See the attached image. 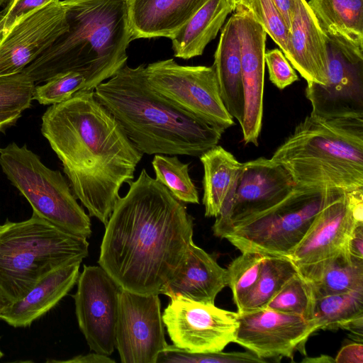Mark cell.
I'll list each match as a JSON object with an SVG mask.
<instances>
[{"label": "cell", "mask_w": 363, "mask_h": 363, "mask_svg": "<svg viewBox=\"0 0 363 363\" xmlns=\"http://www.w3.org/2000/svg\"><path fill=\"white\" fill-rule=\"evenodd\" d=\"M245 7L285 55L289 29L273 1L247 0Z\"/></svg>", "instance_id": "obj_36"}, {"label": "cell", "mask_w": 363, "mask_h": 363, "mask_svg": "<svg viewBox=\"0 0 363 363\" xmlns=\"http://www.w3.org/2000/svg\"><path fill=\"white\" fill-rule=\"evenodd\" d=\"M68 30L62 1L19 16L0 35V77L21 72Z\"/></svg>", "instance_id": "obj_15"}, {"label": "cell", "mask_w": 363, "mask_h": 363, "mask_svg": "<svg viewBox=\"0 0 363 363\" xmlns=\"http://www.w3.org/2000/svg\"><path fill=\"white\" fill-rule=\"evenodd\" d=\"M264 257V255L259 253L244 252L226 269L228 286L238 310L256 284Z\"/></svg>", "instance_id": "obj_32"}, {"label": "cell", "mask_w": 363, "mask_h": 363, "mask_svg": "<svg viewBox=\"0 0 363 363\" xmlns=\"http://www.w3.org/2000/svg\"><path fill=\"white\" fill-rule=\"evenodd\" d=\"M152 165L155 179L179 201L199 203L197 189L190 177L189 163L182 162L177 155H155Z\"/></svg>", "instance_id": "obj_30"}, {"label": "cell", "mask_w": 363, "mask_h": 363, "mask_svg": "<svg viewBox=\"0 0 363 363\" xmlns=\"http://www.w3.org/2000/svg\"><path fill=\"white\" fill-rule=\"evenodd\" d=\"M229 1L230 2L235 11L238 7L240 6H245L247 0H229Z\"/></svg>", "instance_id": "obj_46"}, {"label": "cell", "mask_w": 363, "mask_h": 363, "mask_svg": "<svg viewBox=\"0 0 363 363\" xmlns=\"http://www.w3.org/2000/svg\"><path fill=\"white\" fill-rule=\"evenodd\" d=\"M318 330L363 327V289L315 298L313 318Z\"/></svg>", "instance_id": "obj_28"}, {"label": "cell", "mask_w": 363, "mask_h": 363, "mask_svg": "<svg viewBox=\"0 0 363 363\" xmlns=\"http://www.w3.org/2000/svg\"><path fill=\"white\" fill-rule=\"evenodd\" d=\"M18 1L19 0H10V1L7 4V6L2 11L4 15L9 12L14 7V6Z\"/></svg>", "instance_id": "obj_47"}, {"label": "cell", "mask_w": 363, "mask_h": 363, "mask_svg": "<svg viewBox=\"0 0 363 363\" xmlns=\"http://www.w3.org/2000/svg\"><path fill=\"white\" fill-rule=\"evenodd\" d=\"M284 55L307 83L327 84V36L306 0H296Z\"/></svg>", "instance_id": "obj_19"}, {"label": "cell", "mask_w": 363, "mask_h": 363, "mask_svg": "<svg viewBox=\"0 0 363 363\" xmlns=\"http://www.w3.org/2000/svg\"><path fill=\"white\" fill-rule=\"evenodd\" d=\"M4 19V13L2 11H0V26H1V23Z\"/></svg>", "instance_id": "obj_49"}, {"label": "cell", "mask_w": 363, "mask_h": 363, "mask_svg": "<svg viewBox=\"0 0 363 363\" xmlns=\"http://www.w3.org/2000/svg\"><path fill=\"white\" fill-rule=\"evenodd\" d=\"M315 296L310 283L298 272L265 307L313 320Z\"/></svg>", "instance_id": "obj_31"}, {"label": "cell", "mask_w": 363, "mask_h": 363, "mask_svg": "<svg viewBox=\"0 0 363 363\" xmlns=\"http://www.w3.org/2000/svg\"><path fill=\"white\" fill-rule=\"evenodd\" d=\"M1 129H2V128H0V131H1Z\"/></svg>", "instance_id": "obj_52"}, {"label": "cell", "mask_w": 363, "mask_h": 363, "mask_svg": "<svg viewBox=\"0 0 363 363\" xmlns=\"http://www.w3.org/2000/svg\"><path fill=\"white\" fill-rule=\"evenodd\" d=\"M212 66L215 69L223 102L230 115L241 124L245 100L240 45L234 13L222 28Z\"/></svg>", "instance_id": "obj_23"}, {"label": "cell", "mask_w": 363, "mask_h": 363, "mask_svg": "<svg viewBox=\"0 0 363 363\" xmlns=\"http://www.w3.org/2000/svg\"><path fill=\"white\" fill-rule=\"evenodd\" d=\"M359 224H363V188L335 190L289 258L297 269L330 258L347 249Z\"/></svg>", "instance_id": "obj_12"}, {"label": "cell", "mask_w": 363, "mask_h": 363, "mask_svg": "<svg viewBox=\"0 0 363 363\" xmlns=\"http://www.w3.org/2000/svg\"><path fill=\"white\" fill-rule=\"evenodd\" d=\"M145 72L153 89L178 107L223 130L235 124L213 66L181 65L167 59L148 64Z\"/></svg>", "instance_id": "obj_9"}, {"label": "cell", "mask_w": 363, "mask_h": 363, "mask_svg": "<svg viewBox=\"0 0 363 363\" xmlns=\"http://www.w3.org/2000/svg\"><path fill=\"white\" fill-rule=\"evenodd\" d=\"M303 362L314 363H330L335 362V359L328 355H320L317 357H306L302 360Z\"/></svg>", "instance_id": "obj_44"}, {"label": "cell", "mask_w": 363, "mask_h": 363, "mask_svg": "<svg viewBox=\"0 0 363 363\" xmlns=\"http://www.w3.org/2000/svg\"><path fill=\"white\" fill-rule=\"evenodd\" d=\"M335 190L295 185L280 202L244 220L223 238L241 252L289 257Z\"/></svg>", "instance_id": "obj_8"}, {"label": "cell", "mask_w": 363, "mask_h": 363, "mask_svg": "<svg viewBox=\"0 0 363 363\" xmlns=\"http://www.w3.org/2000/svg\"><path fill=\"white\" fill-rule=\"evenodd\" d=\"M335 362L363 363L362 342H352L343 346L337 353Z\"/></svg>", "instance_id": "obj_39"}, {"label": "cell", "mask_w": 363, "mask_h": 363, "mask_svg": "<svg viewBox=\"0 0 363 363\" xmlns=\"http://www.w3.org/2000/svg\"><path fill=\"white\" fill-rule=\"evenodd\" d=\"M35 84L24 72L0 77V113L28 108L33 99Z\"/></svg>", "instance_id": "obj_34"}, {"label": "cell", "mask_w": 363, "mask_h": 363, "mask_svg": "<svg viewBox=\"0 0 363 363\" xmlns=\"http://www.w3.org/2000/svg\"><path fill=\"white\" fill-rule=\"evenodd\" d=\"M264 62L268 68L269 80L278 89H284L298 79L295 70L279 49L265 52Z\"/></svg>", "instance_id": "obj_37"}, {"label": "cell", "mask_w": 363, "mask_h": 363, "mask_svg": "<svg viewBox=\"0 0 363 363\" xmlns=\"http://www.w3.org/2000/svg\"><path fill=\"white\" fill-rule=\"evenodd\" d=\"M295 185L289 172L271 158L242 163L230 204L212 226L214 235L223 238L244 220L280 202Z\"/></svg>", "instance_id": "obj_13"}, {"label": "cell", "mask_w": 363, "mask_h": 363, "mask_svg": "<svg viewBox=\"0 0 363 363\" xmlns=\"http://www.w3.org/2000/svg\"><path fill=\"white\" fill-rule=\"evenodd\" d=\"M0 340H1V336H0ZM4 356V353L0 349V359Z\"/></svg>", "instance_id": "obj_50"}, {"label": "cell", "mask_w": 363, "mask_h": 363, "mask_svg": "<svg viewBox=\"0 0 363 363\" xmlns=\"http://www.w3.org/2000/svg\"><path fill=\"white\" fill-rule=\"evenodd\" d=\"M68 30L22 72L36 83L77 72L94 90L127 62L133 40L127 0H63Z\"/></svg>", "instance_id": "obj_4"}, {"label": "cell", "mask_w": 363, "mask_h": 363, "mask_svg": "<svg viewBox=\"0 0 363 363\" xmlns=\"http://www.w3.org/2000/svg\"><path fill=\"white\" fill-rule=\"evenodd\" d=\"M145 65H125L94 94L143 154L200 157L225 130L178 107L150 86Z\"/></svg>", "instance_id": "obj_3"}, {"label": "cell", "mask_w": 363, "mask_h": 363, "mask_svg": "<svg viewBox=\"0 0 363 363\" xmlns=\"http://www.w3.org/2000/svg\"><path fill=\"white\" fill-rule=\"evenodd\" d=\"M41 133L62 162L77 199L106 225L121 187L133 180L143 154L94 90L50 106Z\"/></svg>", "instance_id": "obj_2"}, {"label": "cell", "mask_w": 363, "mask_h": 363, "mask_svg": "<svg viewBox=\"0 0 363 363\" xmlns=\"http://www.w3.org/2000/svg\"><path fill=\"white\" fill-rule=\"evenodd\" d=\"M327 48V84L308 82L306 87L311 113L326 119L363 118V51L328 36Z\"/></svg>", "instance_id": "obj_10"}, {"label": "cell", "mask_w": 363, "mask_h": 363, "mask_svg": "<svg viewBox=\"0 0 363 363\" xmlns=\"http://www.w3.org/2000/svg\"><path fill=\"white\" fill-rule=\"evenodd\" d=\"M203 167V204L206 217L216 218L230 204L242 163L220 145L199 157Z\"/></svg>", "instance_id": "obj_24"}, {"label": "cell", "mask_w": 363, "mask_h": 363, "mask_svg": "<svg viewBox=\"0 0 363 363\" xmlns=\"http://www.w3.org/2000/svg\"><path fill=\"white\" fill-rule=\"evenodd\" d=\"M81 262L52 271L21 298L0 313V320L13 328H26L52 309L77 284Z\"/></svg>", "instance_id": "obj_21"}, {"label": "cell", "mask_w": 363, "mask_h": 363, "mask_svg": "<svg viewBox=\"0 0 363 363\" xmlns=\"http://www.w3.org/2000/svg\"><path fill=\"white\" fill-rule=\"evenodd\" d=\"M228 286L227 269L192 241L186 255L160 294L170 298H186L214 304L217 295Z\"/></svg>", "instance_id": "obj_20"}, {"label": "cell", "mask_w": 363, "mask_h": 363, "mask_svg": "<svg viewBox=\"0 0 363 363\" xmlns=\"http://www.w3.org/2000/svg\"><path fill=\"white\" fill-rule=\"evenodd\" d=\"M9 1L10 0H0V8Z\"/></svg>", "instance_id": "obj_48"}, {"label": "cell", "mask_w": 363, "mask_h": 363, "mask_svg": "<svg viewBox=\"0 0 363 363\" xmlns=\"http://www.w3.org/2000/svg\"><path fill=\"white\" fill-rule=\"evenodd\" d=\"M208 0H127L133 40L172 38Z\"/></svg>", "instance_id": "obj_22"}, {"label": "cell", "mask_w": 363, "mask_h": 363, "mask_svg": "<svg viewBox=\"0 0 363 363\" xmlns=\"http://www.w3.org/2000/svg\"><path fill=\"white\" fill-rule=\"evenodd\" d=\"M266 363L251 352L222 351L191 352L175 345H167L158 356L157 363Z\"/></svg>", "instance_id": "obj_33"}, {"label": "cell", "mask_w": 363, "mask_h": 363, "mask_svg": "<svg viewBox=\"0 0 363 363\" xmlns=\"http://www.w3.org/2000/svg\"><path fill=\"white\" fill-rule=\"evenodd\" d=\"M159 294L121 289L115 347L123 363H157L167 345Z\"/></svg>", "instance_id": "obj_16"}, {"label": "cell", "mask_w": 363, "mask_h": 363, "mask_svg": "<svg viewBox=\"0 0 363 363\" xmlns=\"http://www.w3.org/2000/svg\"><path fill=\"white\" fill-rule=\"evenodd\" d=\"M284 19L289 29L295 9L296 0H272Z\"/></svg>", "instance_id": "obj_42"}, {"label": "cell", "mask_w": 363, "mask_h": 363, "mask_svg": "<svg viewBox=\"0 0 363 363\" xmlns=\"http://www.w3.org/2000/svg\"><path fill=\"white\" fill-rule=\"evenodd\" d=\"M86 79L77 72H67L51 78L45 84L35 86L33 99L43 105L63 102L85 87Z\"/></svg>", "instance_id": "obj_35"}, {"label": "cell", "mask_w": 363, "mask_h": 363, "mask_svg": "<svg viewBox=\"0 0 363 363\" xmlns=\"http://www.w3.org/2000/svg\"><path fill=\"white\" fill-rule=\"evenodd\" d=\"M347 249L351 256L363 259V224L356 225L353 230Z\"/></svg>", "instance_id": "obj_40"}, {"label": "cell", "mask_w": 363, "mask_h": 363, "mask_svg": "<svg viewBox=\"0 0 363 363\" xmlns=\"http://www.w3.org/2000/svg\"><path fill=\"white\" fill-rule=\"evenodd\" d=\"M89 242L33 213L25 220L0 225V287L12 301L23 297L45 275L82 262Z\"/></svg>", "instance_id": "obj_6"}, {"label": "cell", "mask_w": 363, "mask_h": 363, "mask_svg": "<svg viewBox=\"0 0 363 363\" xmlns=\"http://www.w3.org/2000/svg\"><path fill=\"white\" fill-rule=\"evenodd\" d=\"M271 160L300 187L346 191L363 188V118L326 119L311 113Z\"/></svg>", "instance_id": "obj_5"}, {"label": "cell", "mask_w": 363, "mask_h": 363, "mask_svg": "<svg viewBox=\"0 0 363 363\" xmlns=\"http://www.w3.org/2000/svg\"><path fill=\"white\" fill-rule=\"evenodd\" d=\"M50 1L60 0H19L9 12L4 15L1 23V33L7 30L12 23L21 15Z\"/></svg>", "instance_id": "obj_38"}, {"label": "cell", "mask_w": 363, "mask_h": 363, "mask_svg": "<svg viewBox=\"0 0 363 363\" xmlns=\"http://www.w3.org/2000/svg\"><path fill=\"white\" fill-rule=\"evenodd\" d=\"M74 301L79 328L91 351L111 355L115 349L120 286L101 267L84 265Z\"/></svg>", "instance_id": "obj_14"}, {"label": "cell", "mask_w": 363, "mask_h": 363, "mask_svg": "<svg viewBox=\"0 0 363 363\" xmlns=\"http://www.w3.org/2000/svg\"><path fill=\"white\" fill-rule=\"evenodd\" d=\"M298 272L310 283L315 298L363 289V259L347 249Z\"/></svg>", "instance_id": "obj_26"}, {"label": "cell", "mask_w": 363, "mask_h": 363, "mask_svg": "<svg viewBox=\"0 0 363 363\" xmlns=\"http://www.w3.org/2000/svg\"><path fill=\"white\" fill-rule=\"evenodd\" d=\"M324 33L363 51V0H309Z\"/></svg>", "instance_id": "obj_27"}, {"label": "cell", "mask_w": 363, "mask_h": 363, "mask_svg": "<svg viewBox=\"0 0 363 363\" xmlns=\"http://www.w3.org/2000/svg\"><path fill=\"white\" fill-rule=\"evenodd\" d=\"M105 225L99 266L121 289L160 294L193 241L186 206L143 169Z\"/></svg>", "instance_id": "obj_1"}, {"label": "cell", "mask_w": 363, "mask_h": 363, "mask_svg": "<svg viewBox=\"0 0 363 363\" xmlns=\"http://www.w3.org/2000/svg\"><path fill=\"white\" fill-rule=\"evenodd\" d=\"M170 299L162 317L174 345L191 352H212L234 342L237 312L182 296Z\"/></svg>", "instance_id": "obj_11"}, {"label": "cell", "mask_w": 363, "mask_h": 363, "mask_svg": "<svg viewBox=\"0 0 363 363\" xmlns=\"http://www.w3.org/2000/svg\"><path fill=\"white\" fill-rule=\"evenodd\" d=\"M296 273L298 269L289 257L264 256L258 279L243 300L238 312L250 311L265 307L271 298Z\"/></svg>", "instance_id": "obj_29"}, {"label": "cell", "mask_w": 363, "mask_h": 363, "mask_svg": "<svg viewBox=\"0 0 363 363\" xmlns=\"http://www.w3.org/2000/svg\"><path fill=\"white\" fill-rule=\"evenodd\" d=\"M47 362L62 363H115V361L108 357V356L95 352L85 355H78L66 360L49 359Z\"/></svg>", "instance_id": "obj_41"}, {"label": "cell", "mask_w": 363, "mask_h": 363, "mask_svg": "<svg viewBox=\"0 0 363 363\" xmlns=\"http://www.w3.org/2000/svg\"><path fill=\"white\" fill-rule=\"evenodd\" d=\"M1 34V28L0 26V35Z\"/></svg>", "instance_id": "obj_51"}, {"label": "cell", "mask_w": 363, "mask_h": 363, "mask_svg": "<svg viewBox=\"0 0 363 363\" xmlns=\"http://www.w3.org/2000/svg\"><path fill=\"white\" fill-rule=\"evenodd\" d=\"M0 166L30 204L33 213L69 233L89 238L91 220L59 170L45 166L26 145L0 148Z\"/></svg>", "instance_id": "obj_7"}, {"label": "cell", "mask_w": 363, "mask_h": 363, "mask_svg": "<svg viewBox=\"0 0 363 363\" xmlns=\"http://www.w3.org/2000/svg\"><path fill=\"white\" fill-rule=\"evenodd\" d=\"M21 116V112L0 113V128H3L13 124Z\"/></svg>", "instance_id": "obj_43"}, {"label": "cell", "mask_w": 363, "mask_h": 363, "mask_svg": "<svg viewBox=\"0 0 363 363\" xmlns=\"http://www.w3.org/2000/svg\"><path fill=\"white\" fill-rule=\"evenodd\" d=\"M237 313L234 342L266 361L292 359L295 350L304 352L308 338L318 330L313 320L267 307Z\"/></svg>", "instance_id": "obj_17"}, {"label": "cell", "mask_w": 363, "mask_h": 363, "mask_svg": "<svg viewBox=\"0 0 363 363\" xmlns=\"http://www.w3.org/2000/svg\"><path fill=\"white\" fill-rule=\"evenodd\" d=\"M13 301L0 287V313L6 309Z\"/></svg>", "instance_id": "obj_45"}, {"label": "cell", "mask_w": 363, "mask_h": 363, "mask_svg": "<svg viewBox=\"0 0 363 363\" xmlns=\"http://www.w3.org/2000/svg\"><path fill=\"white\" fill-rule=\"evenodd\" d=\"M232 11L229 0H208L171 38L174 57L189 60L201 55Z\"/></svg>", "instance_id": "obj_25"}, {"label": "cell", "mask_w": 363, "mask_h": 363, "mask_svg": "<svg viewBox=\"0 0 363 363\" xmlns=\"http://www.w3.org/2000/svg\"><path fill=\"white\" fill-rule=\"evenodd\" d=\"M234 11L240 45L245 100L240 126L245 144L257 145L263 116L267 33L247 8L240 6Z\"/></svg>", "instance_id": "obj_18"}]
</instances>
